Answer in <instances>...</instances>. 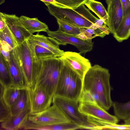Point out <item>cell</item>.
<instances>
[{
    "instance_id": "d6a6232c",
    "label": "cell",
    "mask_w": 130,
    "mask_h": 130,
    "mask_svg": "<svg viewBox=\"0 0 130 130\" xmlns=\"http://www.w3.org/2000/svg\"><path fill=\"white\" fill-rule=\"evenodd\" d=\"M6 25L5 20L2 14L0 12V31L3 30Z\"/></svg>"
},
{
    "instance_id": "83f0119b",
    "label": "cell",
    "mask_w": 130,
    "mask_h": 130,
    "mask_svg": "<svg viewBox=\"0 0 130 130\" xmlns=\"http://www.w3.org/2000/svg\"><path fill=\"white\" fill-rule=\"evenodd\" d=\"M60 6L74 9L88 0H54Z\"/></svg>"
},
{
    "instance_id": "836d02e7",
    "label": "cell",
    "mask_w": 130,
    "mask_h": 130,
    "mask_svg": "<svg viewBox=\"0 0 130 130\" xmlns=\"http://www.w3.org/2000/svg\"><path fill=\"white\" fill-rule=\"evenodd\" d=\"M43 2L46 6L52 4L59 6V5L54 0H39Z\"/></svg>"
},
{
    "instance_id": "d6986e66",
    "label": "cell",
    "mask_w": 130,
    "mask_h": 130,
    "mask_svg": "<svg viewBox=\"0 0 130 130\" xmlns=\"http://www.w3.org/2000/svg\"><path fill=\"white\" fill-rule=\"evenodd\" d=\"M0 45L6 50L11 52L18 45V43L7 24L0 31Z\"/></svg>"
},
{
    "instance_id": "ba28073f",
    "label": "cell",
    "mask_w": 130,
    "mask_h": 130,
    "mask_svg": "<svg viewBox=\"0 0 130 130\" xmlns=\"http://www.w3.org/2000/svg\"><path fill=\"white\" fill-rule=\"evenodd\" d=\"M26 88L30 104V115L41 112L51 106L53 98L42 88L35 86Z\"/></svg>"
},
{
    "instance_id": "8fae6325",
    "label": "cell",
    "mask_w": 130,
    "mask_h": 130,
    "mask_svg": "<svg viewBox=\"0 0 130 130\" xmlns=\"http://www.w3.org/2000/svg\"><path fill=\"white\" fill-rule=\"evenodd\" d=\"M3 16L6 24L17 41L20 44L32 35L30 34L22 24L20 17L14 14L0 12Z\"/></svg>"
},
{
    "instance_id": "277c9868",
    "label": "cell",
    "mask_w": 130,
    "mask_h": 130,
    "mask_svg": "<svg viewBox=\"0 0 130 130\" xmlns=\"http://www.w3.org/2000/svg\"><path fill=\"white\" fill-rule=\"evenodd\" d=\"M13 51L24 78L26 88L35 87L37 80V60L27 40L18 45Z\"/></svg>"
},
{
    "instance_id": "f546056e",
    "label": "cell",
    "mask_w": 130,
    "mask_h": 130,
    "mask_svg": "<svg viewBox=\"0 0 130 130\" xmlns=\"http://www.w3.org/2000/svg\"><path fill=\"white\" fill-rule=\"evenodd\" d=\"M103 129L130 130V125L125 124H108L105 125Z\"/></svg>"
},
{
    "instance_id": "52a82bcc",
    "label": "cell",
    "mask_w": 130,
    "mask_h": 130,
    "mask_svg": "<svg viewBox=\"0 0 130 130\" xmlns=\"http://www.w3.org/2000/svg\"><path fill=\"white\" fill-rule=\"evenodd\" d=\"M28 120L41 125H50L72 122L61 110L54 104L41 112L30 115Z\"/></svg>"
},
{
    "instance_id": "cb8c5ba5",
    "label": "cell",
    "mask_w": 130,
    "mask_h": 130,
    "mask_svg": "<svg viewBox=\"0 0 130 130\" xmlns=\"http://www.w3.org/2000/svg\"><path fill=\"white\" fill-rule=\"evenodd\" d=\"M27 40L37 60L51 58L60 57L48 49L40 45L33 43Z\"/></svg>"
},
{
    "instance_id": "9c48e42d",
    "label": "cell",
    "mask_w": 130,
    "mask_h": 130,
    "mask_svg": "<svg viewBox=\"0 0 130 130\" xmlns=\"http://www.w3.org/2000/svg\"><path fill=\"white\" fill-rule=\"evenodd\" d=\"M46 32L49 37L54 38L60 45H66L69 44L75 46L80 54H85L92 49L94 42H92V39L84 40L58 29L56 31L49 30Z\"/></svg>"
},
{
    "instance_id": "2e32d148",
    "label": "cell",
    "mask_w": 130,
    "mask_h": 130,
    "mask_svg": "<svg viewBox=\"0 0 130 130\" xmlns=\"http://www.w3.org/2000/svg\"><path fill=\"white\" fill-rule=\"evenodd\" d=\"M31 42L41 46L49 50L59 57L63 55L64 52L59 48L60 44L54 38L37 32L27 39Z\"/></svg>"
},
{
    "instance_id": "4fadbf2b",
    "label": "cell",
    "mask_w": 130,
    "mask_h": 130,
    "mask_svg": "<svg viewBox=\"0 0 130 130\" xmlns=\"http://www.w3.org/2000/svg\"><path fill=\"white\" fill-rule=\"evenodd\" d=\"M62 57L83 80L85 74L91 67L89 60L82 56L79 53L64 52Z\"/></svg>"
},
{
    "instance_id": "603a6c76",
    "label": "cell",
    "mask_w": 130,
    "mask_h": 130,
    "mask_svg": "<svg viewBox=\"0 0 130 130\" xmlns=\"http://www.w3.org/2000/svg\"><path fill=\"white\" fill-rule=\"evenodd\" d=\"M0 83L4 88L12 86V80L6 61L0 54Z\"/></svg>"
},
{
    "instance_id": "ffe728a7",
    "label": "cell",
    "mask_w": 130,
    "mask_h": 130,
    "mask_svg": "<svg viewBox=\"0 0 130 130\" xmlns=\"http://www.w3.org/2000/svg\"><path fill=\"white\" fill-rule=\"evenodd\" d=\"M22 89L13 86L4 88L2 95L0 98L2 97L6 103L10 107L19 98Z\"/></svg>"
},
{
    "instance_id": "7402d4cb",
    "label": "cell",
    "mask_w": 130,
    "mask_h": 130,
    "mask_svg": "<svg viewBox=\"0 0 130 130\" xmlns=\"http://www.w3.org/2000/svg\"><path fill=\"white\" fill-rule=\"evenodd\" d=\"M112 106L115 116L124 121L130 118V100L124 103L113 102Z\"/></svg>"
},
{
    "instance_id": "ac0fdd59",
    "label": "cell",
    "mask_w": 130,
    "mask_h": 130,
    "mask_svg": "<svg viewBox=\"0 0 130 130\" xmlns=\"http://www.w3.org/2000/svg\"><path fill=\"white\" fill-rule=\"evenodd\" d=\"M114 37L119 42L127 39L130 36V10L124 17L116 31L113 34Z\"/></svg>"
},
{
    "instance_id": "9a60e30c",
    "label": "cell",
    "mask_w": 130,
    "mask_h": 130,
    "mask_svg": "<svg viewBox=\"0 0 130 130\" xmlns=\"http://www.w3.org/2000/svg\"><path fill=\"white\" fill-rule=\"evenodd\" d=\"M30 115L29 101L25 108L17 114L11 116L5 121L1 123L2 128L8 130H16L23 128Z\"/></svg>"
},
{
    "instance_id": "1f68e13d",
    "label": "cell",
    "mask_w": 130,
    "mask_h": 130,
    "mask_svg": "<svg viewBox=\"0 0 130 130\" xmlns=\"http://www.w3.org/2000/svg\"><path fill=\"white\" fill-rule=\"evenodd\" d=\"M0 54L2 56L6 62L10 61L11 59V52L4 49L0 45Z\"/></svg>"
},
{
    "instance_id": "44dd1931",
    "label": "cell",
    "mask_w": 130,
    "mask_h": 130,
    "mask_svg": "<svg viewBox=\"0 0 130 130\" xmlns=\"http://www.w3.org/2000/svg\"><path fill=\"white\" fill-rule=\"evenodd\" d=\"M84 4L94 12L100 19L104 20L106 25L108 15L107 12L101 3L94 0H88Z\"/></svg>"
},
{
    "instance_id": "4316f807",
    "label": "cell",
    "mask_w": 130,
    "mask_h": 130,
    "mask_svg": "<svg viewBox=\"0 0 130 130\" xmlns=\"http://www.w3.org/2000/svg\"><path fill=\"white\" fill-rule=\"evenodd\" d=\"M74 10L78 13L84 16L88 20L96 25L99 27L105 24V21L104 20L98 19L94 16L90 12L89 9L86 7L84 4Z\"/></svg>"
},
{
    "instance_id": "e575fe53",
    "label": "cell",
    "mask_w": 130,
    "mask_h": 130,
    "mask_svg": "<svg viewBox=\"0 0 130 130\" xmlns=\"http://www.w3.org/2000/svg\"><path fill=\"white\" fill-rule=\"evenodd\" d=\"M124 124L130 125V118L124 120Z\"/></svg>"
},
{
    "instance_id": "5b68a950",
    "label": "cell",
    "mask_w": 130,
    "mask_h": 130,
    "mask_svg": "<svg viewBox=\"0 0 130 130\" xmlns=\"http://www.w3.org/2000/svg\"><path fill=\"white\" fill-rule=\"evenodd\" d=\"M52 103L60 108L70 121L79 127L80 129H94V127L88 122L87 116L79 111L78 102L54 95Z\"/></svg>"
},
{
    "instance_id": "e0dca14e",
    "label": "cell",
    "mask_w": 130,
    "mask_h": 130,
    "mask_svg": "<svg viewBox=\"0 0 130 130\" xmlns=\"http://www.w3.org/2000/svg\"><path fill=\"white\" fill-rule=\"evenodd\" d=\"M20 18L24 26L32 35L35 32H46L49 30L47 25L39 21L37 18H31L24 15H22Z\"/></svg>"
},
{
    "instance_id": "8992f818",
    "label": "cell",
    "mask_w": 130,
    "mask_h": 130,
    "mask_svg": "<svg viewBox=\"0 0 130 130\" xmlns=\"http://www.w3.org/2000/svg\"><path fill=\"white\" fill-rule=\"evenodd\" d=\"M50 14L57 19L63 20L80 28H98V26L74 10L50 4L47 6Z\"/></svg>"
},
{
    "instance_id": "5bb4252c",
    "label": "cell",
    "mask_w": 130,
    "mask_h": 130,
    "mask_svg": "<svg viewBox=\"0 0 130 130\" xmlns=\"http://www.w3.org/2000/svg\"><path fill=\"white\" fill-rule=\"evenodd\" d=\"M6 63L12 80V86L20 89L26 88L24 75L13 49L11 52L10 61Z\"/></svg>"
},
{
    "instance_id": "7c38bea8",
    "label": "cell",
    "mask_w": 130,
    "mask_h": 130,
    "mask_svg": "<svg viewBox=\"0 0 130 130\" xmlns=\"http://www.w3.org/2000/svg\"><path fill=\"white\" fill-rule=\"evenodd\" d=\"M108 18L106 25L110 32L113 34L117 30L124 18L123 10L120 0H106Z\"/></svg>"
},
{
    "instance_id": "4dcf8cb0",
    "label": "cell",
    "mask_w": 130,
    "mask_h": 130,
    "mask_svg": "<svg viewBox=\"0 0 130 130\" xmlns=\"http://www.w3.org/2000/svg\"><path fill=\"white\" fill-rule=\"evenodd\" d=\"M123 10L124 17L130 10V0H120Z\"/></svg>"
},
{
    "instance_id": "484cf974",
    "label": "cell",
    "mask_w": 130,
    "mask_h": 130,
    "mask_svg": "<svg viewBox=\"0 0 130 130\" xmlns=\"http://www.w3.org/2000/svg\"><path fill=\"white\" fill-rule=\"evenodd\" d=\"M57 20L59 27L58 29L59 30L76 36L82 33V28L79 27L61 19H57Z\"/></svg>"
},
{
    "instance_id": "7a4b0ae2",
    "label": "cell",
    "mask_w": 130,
    "mask_h": 130,
    "mask_svg": "<svg viewBox=\"0 0 130 130\" xmlns=\"http://www.w3.org/2000/svg\"><path fill=\"white\" fill-rule=\"evenodd\" d=\"M64 63L62 57L38 60L35 86L42 87L53 98Z\"/></svg>"
},
{
    "instance_id": "f1b7e54d",
    "label": "cell",
    "mask_w": 130,
    "mask_h": 130,
    "mask_svg": "<svg viewBox=\"0 0 130 130\" xmlns=\"http://www.w3.org/2000/svg\"><path fill=\"white\" fill-rule=\"evenodd\" d=\"M11 116L10 107L7 104L2 97L0 99V122H4Z\"/></svg>"
},
{
    "instance_id": "3957f363",
    "label": "cell",
    "mask_w": 130,
    "mask_h": 130,
    "mask_svg": "<svg viewBox=\"0 0 130 130\" xmlns=\"http://www.w3.org/2000/svg\"><path fill=\"white\" fill-rule=\"evenodd\" d=\"M63 59L64 66L54 95L78 103L82 90L83 80Z\"/></svg>"
},
{
    "instance_id": "6da1fadb",
    "label": "cell",
    "mask_w": 130,
    "mask_h": 130,
    "mask_svg": "<svg viewBox=\"0 0 130 130\" xmlns=\"http://www.w3.org/2000/svg\"><path fill=\"white\" fill-rule=\"evenodd\" d=\"M110 77L108 69L95 64L89 69L83 79L82 90L89 92L96 104L106 110L113 103L111 97Z\"/></svg>"
},
{
    "instance_id": "d590c367",
    "label": "cell",
    "mask_w": 130,
    "mask_h": 130,
    "mask_svg": "<svg viewBox=\"0 0 130 130\" xmlns=\"http://www.w3.org/2000/svg\"><path fill=\"white\" fill-rule=\"evenodd\" d=\"M5 0H0V5H1L5 2Z\"/></svg>"
},
{
    "instance_id": "d4e9b609",
    "label": "cell",
    "mask_w": 130,
    "mask_h": 130,
    "mask_svg": "<svg viewBox=\"0 0 130 130\" xmlns=\"http://www.w3.org/2000/svg\"><path fill=\"white\" fill-rule=\"evenodd\" d=\"M29 100L26 88L22 89L21 94L15 103L10 107L11 116L14 115L23 110Z\"/></svg>"
},
{
    "instance_id": "8d00e7d4",
    "label": "cell",
    "mask_w": 130,
    "mask_h": 130,
    "mask_svg": "<svg viewBox=\"0 0 130 130\" xmlns=\"http://www.w3.org/2000/svg\"></svg>"
},
{
    "instance_id": "30bf717a",
    "label": "cell",
    "mask_w": 130,
    "mask_h": 130,
    "mask_svg": "<svg viewBox=\"0 0 130 130\" xmlns=\"http://www.w3.org/2000/svg\"><path fill=\"white\" fill-rule=\"evenodd\" d=\"M80 112L86 116L92 117L101 120L108 124H117L119 119L115 116L109 113L104 109L94 104L83 103H79Z\"/></svg>"
}]
</instances>
